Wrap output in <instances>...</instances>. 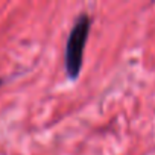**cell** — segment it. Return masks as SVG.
Returning a JSON list of instances; mask_svg holds the SVG:
<instances>
[{
    "label": "cell",
    "mask_w": 155,
    "mask_h": 155,
    "mask_svg": "<svg viewBox=\"0 0 155 155\" xmlns=\"http://www.w3.org/2000/svg\"><path fill=\"white\" fill-rule=\"evenodd\" d=\"M88 32H90V17L87 14H81L74 21L65 44V70L70 79H76L81 73Z\"/></svg>",
    "instance_id": "6da1fadb"
},
{
    "label": "cell",
    "mask_w": 155,
    "mask_h": 155,
    "mask_svg": "<svg viewBox=\"0 0 155 155\" xmlns=\"http://www.w3.org/2000/svg\"><path fill=\"white\" fill-rule=\"evenodd\" d=\"M0 85H2V79H0Z\"/></svg>",
    "instance_id": "7a4b0ae2"
}]
</instances>
